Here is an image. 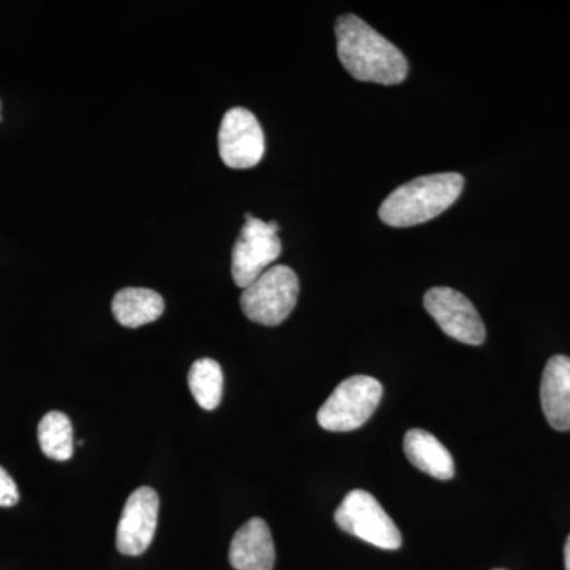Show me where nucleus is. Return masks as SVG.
<instances>
[{
  "label": "nucleus",
  "mask_w": 570,
  "mask_h": 570,
  "mask_svg": "<svg viewBox=\"0 0 570 570\" xmlns=\"http://www.w3.org/2000/svg\"><path fill=\"white\" fill-rule=\"evenodd\" d=\"M111 309L119 324L138 328L163 316L165 303L163 296L151 288L127 287L115 295Z\"/></svg>",
  "instance_id": "nucleus-13"
},
{
  "label": "nucleus",
  "mask_w": 570,
  "mask_h": 570,
  "mask_svg": "<svg viewBox=\"0 0 570 570\" xmlns=\"http://www.w3.org/2000/svg\"><path fill=\"white\" fill-rule=\"evenodd\" d=\"M494 570H505V569H494Z\"/></svg>",
  "instance_id": "nucleus-18"
},
{
  "label": "nucleus",
  "mask_w": 570,
  "mask_h": 570,
  "mask_svg": "<svg viewBox=\"0 0 570 570\" xmlns=\"http://www.w3.org/2000/svg\"><path fill=\"white\" fill-rule=\"evenodd\" d=\"M187 382L198 406L205 411H214L219 406L224 393V374L216 360H197L190 367Z\"/></svg>",
  "instance_id": "nucleus-14"
},
{
  "label": "nucleus",
  "mask_w": 570,
  "mask_h": 570,
  "mask_svg": "<svg viewBox=\"0 0 570 570\" xmlns=\"http://www.w3.org/2000/svg\"><path fill=\"white\" fill-rule=\"evenodd\" d=\"M382 395L384 387L377 379L362 374L348 377L337 385L318 411V425L335 433L358 430L373 417Z\"/></svg>",
  "instance_id": "nucleus-4"
},
{
  "label": "nucleus",
  "mask_w": 570,
  "mask_h": 570,
  "mask_svg": "<svg viewBox=\"0 0 570 570\" xmlns=\"http://www.w3.org/2000/svg\"><path fill=\"white\" fill-rule=\"evenodd\" d=\"M279 225L264 220L246 219L232 250V276L238 287L246 288L283 253Z\"/></svg>",
  "instance_id": "nucleus-6"
},
{
  "label": "nucleus",
  "mask_w": 570,
  "mask_h": 570,
  "mask_svg": "<svg viewBox=\"0 0 570 570\" xmlns=\"http://www.w3.org/2000/svg\"><path fill=\"white\" fill-rule=\"evenodd\" d=\"M299 281L294 269L285 265L273 266L253 284L243 288L242 309L255 324L276 326L283 324L295 309Z\"/></svg>",
  "instance_id": "nucleus-3"
},
{
  "label": "nucleus",
  "mask_w": 570,
  "mask_h": 570,
  "mask_svg": "<svg viewBox=\"0 0 570 570\" xmlns=\"http://www.w3.org/2000/svg\"><path fill=\"white\" fill-rule=\"evenodd\" d=\"M159 494L149 487L135 490L124 505L116 547L127 557H140L149 549L159 519Z\"/></svg>",
  "instance_id": "nucleus-9"
},
{
  "label": "nucleus",
  "mask_w": 570,
  "mask_h": 570,
  "mask_svg": "<svg viewBox=\"0 0 570 570\" xmlns=\"http://www.w3.org/2000/svg\"><path fill=\"white\" fill-rule=\"evenodd\" d=\"M564 564H566V570H570V535H569L568 540H566V546H564Z\"/></svg>",
  "instance_id": "nucleus-17"
},
{
  "label": "nucleus",
  "mask_w": 570,
  "mask_h": 570,
  "mask_svg": "<svg viewBox=\"0 0 570 570\" xmlns=\"http://www.w3.org/2000/svg\"><path fill=\"white\" fill-rule=\"evenodd\" d=\"M20 501V491L9 472L0 466V508H11Z\"/></svg>",
  "instance_id": "nucleus-16"
},
{
  "label": "nucleus",
  "mask_w": 570,
  "mask_h": 570,
  "mask_svg": "<svg viewBox=\"0 0 570 570\" xmlns=\"http://www.w3.org/2000/svg\"><path fill=\"white\" fill-rule=\"evenodd\" d=\"M217 142L220 159L235 170L253 168L264 159V129L247 108L235 107L225 112Z\"/></svg>",
  "instance_id": "nucleus-7"
},
{
  "label": "nucleus",
  "mask_w": 570,
  "mask_h": 570,
  "mask_svg": "<svg viewBox=\"0 0 570 570\" xmlns=\"http://www.w3.org/2000/svg\"><path fill=\"white\" fill-rule=\"evenodd\" d=\"M41 452L48 459L67 461L73 455V426L62 412H48L39 425Z\"/></svg>",
  "instance_id": "nucleus-15"
},
{
  "label": "nucleus",
  "mask_w": 570,
  "mask_h": 570,
  "mask_svg": "<svg viewBox=\"0 0 570 570\" xmlns=\"http://www.w3.org/2000/svg\"><path fill=\"white\" fill-rule=\"evenodd\" d=\"M423 303L428 314L445 335L471 346H480L485 341V325L478 309L460 292L450 287H433L426 292Z\"/></svg>",
  "instance_id": "nucleus-8"
},
{
  "label": "nucleus",
  "mask_w": 570,
  "mask_h": 570,
  "mask_svg": "<svg viewBox=\"0 0 570 570\" xmlns=\"http://www.w3.org/2000/svg\"><path fill=\"white\" fill-rule=\"evenodd\" d=\"M335 521L341 530L371 546L384 550H397L403 538L396 524L382 509L376 498L365 490H352L335 512Z\"/></svg>",
  "instance_id": "nucleus-5"
},
{
  "label": "nucleus",
  "mask_w": 570,
  "mask_h": 570,
  "mask_svg": "<svg viewBox=\"0 0 570 570\" xmlns=\"http://www.w3.org/2000/svg\"><path fill=\"white\" fill-rule=\"evenodd\" d=\"M228 560L235 570H273L276 550L268 524L262 519L243 524L232 540Z\"/></svg>",
  "instance_id": "nucleus-10"
},
{
  "label": "nucleus",
  "mask_w": 570,
  "mask_h": 570,
  "mask_svg": "<svg viewBox=\"0 0 570 570\" xmlns=\"http://www.w3.org/2000/svg\"><path fill=\"white\" fill-rule=\"evenodd\" d=\"M335 31L340 61L355 80L385 86L406 80V56L362 18L344 14L336 21Z\"/></svg>",
  "instance_id": "nucleus-1"
},
{
  "label": "nucleus",
  "mask_w": 570,
  "mask_h": 570,
  "mask_svg": "<svg viewBox=\"0 0 570 570\" xmlns=\"http://www.w3.org/2000/svg\"><path fill=\"white\" fill-rule=\"evenodd\" d=\"M463 187L460 174L420 176L393 190L379 208V217L390 227L425 224L455 204Z\"/></svg>",
  "instance_id": "nucleus-2"
},
{
  "label": "nucleus",
  "mask_w": 570,
  "mask_h": 570,
  "mask_svg": "<svg viewBox=\"0 0 570 570\" xmlns=\"http://www.w3.org/2000/svg\"><path fill=\"white\" fill-rule=\"evenodd\" d=\"M404 453L419 471L438 480H450L455 475V461L441 442L428 431H407L404 436Z\"/></svg>",
  "instance_id": "nucleus-12"
},
{
  "label": "nucleus",
  "mask_w": 570,
  "mask_h": 570,
  "mask_svg": "<svg viewBox=\"0 0 570 570\" xmlns=\"http://www.w3.org/2000/svg\"><path fill=\"white\" fill-rule=\"evenodd\" d=\"M540 401L547 422L557 431H570V358L551 356L540 384Z\"/></svg>",
  "instance_id": "nucleus-11"
}]
</instances>
